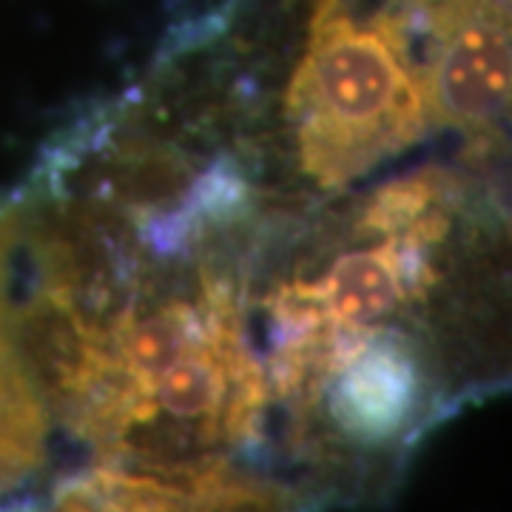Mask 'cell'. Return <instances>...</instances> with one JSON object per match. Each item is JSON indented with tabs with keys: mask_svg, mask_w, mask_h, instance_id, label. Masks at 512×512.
<instances>
[{
	"mask_svg": "<svg viewBox=\"0 0 512 512\" xmlns=\"http://www.w3.org/2000/svg\"><path fill=\"white\" fill-rule=\"evenodd\" d=\"M296 160L319 188H345L436 123L413 29L390 6L319 0L288 92Z\"/></svg>",
	"mask_w": 512,
	"mask_h": 512,
	"instance_id": "obj_2",
	"label": "cell"
},
{
	"mask_svg": "<svg viewBox=\"0 0 512 512\" xmlns=\"http://www.w3.org/2000/svg\"><path fill=\"white\" fill-rule=\"evenodd\" d=\"M18 330L49 413L100 467L200 476L237 467L271 413L234 279H92L35 251Z\"/></svg>",
	"mask_w": 512,
	"mask_h": 512,
	"instance_id": "obj_1",
	"label": "cell"
},
{
	"mask_svg": "<svg viewBox=\"0 0 512 512\" xmlns=\"http://www.w3.org/2000/svg\"><path fill=\"white\" fill-rule=\"evenodd\" d=\"M291 487L239 467L200 476H157L97 467L60 484L32 512H299Z\"/></svg>",
	"mask_w": 512,
	"mask_h": 512,
	"instance_id": "obj_3",
	"label": "cell"
},
{
	"mask_svg": "<svg viewBox=\"0 0 512 512\" xmlns=\"http://www.w3.org/2000/svg\"><path fill=\"white\" fill-rule=\"evenodd\" d=\"M18 211H0V512L18 504L49 456V404L20 342L12 296Z\"/></svg>",
	"mask_w": 512,
	"mask_h": 512,
	"instance_id": "obj_4",
	"label": "cell"
},
{
	"mask_svg": "<svg viewBox=\"0 0 512 512\" xmlns=\"http://www.w3.org/2000/svg\"><path fill=\"white\" fill-rule=\"evenodd\" d=\"M427 80L436 120L476 137L490 131L510 97L507 9H495L458 26L436 49Z\"/></svg>",
	"mask_w": 512,
	"mask_h": 512,
	"instance_id": "obj_5",
	"label": "cell"
}]
</instances>
